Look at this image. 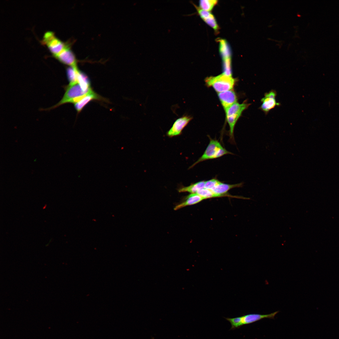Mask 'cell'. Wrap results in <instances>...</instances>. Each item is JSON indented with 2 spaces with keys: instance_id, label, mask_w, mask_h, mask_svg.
Here are the masks:
<instances>
[{
  "instance_id": "23",
  "label": "cell",
  "mask_w": 339,
  "mask_h": 339,
  "mask_svg": "<svg viewBox=\"0 0 339 339\" xmlns=\"http://www.w3.org/2000/svg\"></svg>"
},
{
  "instance_id": "9",
  "label": "cell",
  "mask_w": 339,
  "mask_h": 339,
  "mask_svg": "<svg viewBox=\"0 0 339 339\" xmlns=\"http://www.w3.org/2000/svg\"><path fill=\"white\" fill-rule=\"evenodd\" d=\"M201 18L216 32L218 31L219 27L214 16L210 12L204 10L194 4Z\"/></svg>"
},
{
  "instance_id": "19",
  "label": "cell",
  "mask_w": 339,
  "mask_h": 339,
  "mask_svg": "<svg viewBox=\"0 0 339 339\" xmlns=\"http://www.w3.org/2000/svg\"><path fill=\"white\" fill-rule=\"evenodd\" d=\"M216 0H201L199 1V8L206 11L210 12L217 4Z\"/></svg>"
},
{
  "instance_id": "18",
  "label": "cell",
  "mask_w": 339,
  "mask_h": 339,
  "mask_svg": "<svg viewBox=\"0 0 339 339\" xmlns=\"http://www.w3.org/2000/svg\"><path fill=\"white\" fill-rule=\"evenodd\" d=\"M80 71L77 66H70L67 67V73L69 82L68 84L72 85L78 82V76Z\"/></svg>"
},
{
  "instance_id": "2",
  "label": "cell",
  "mask_w": 339,
  "mask_h": 339,
  "mask_svg": "<svg viewBox=\"0 0 339 339\" xmlns=\"http://www.w3.org/2000/svg\"><path fill=\"white\" fill-rule=\"evenodd\" d=\"M205 81L208 86L212 87L218 93L232 89L235 80L232 76L222 74L216 76L207 78Z\"/></svg>"
},
{
  "instance_id": "8",
  "label": "cell",
  "mask_w": 339,
  "mask_h": 339,
  "mask_svg": "<svg viewBox=\"0 0 339 339\" xmlns=\"http://www.w3.org/2000/svg\"><path fill=\"white\" fill-rule=\"evenodd\" d=\"M241 183L235 184H229L222 183L218 180L213 179L212 180L211 190L215 193L218 194H226L230 189L236 187H241Z\"/></svg>"
},
{
  "instance_id": "5",
  "label": "cell",
  "mask_w": 339,
  "mask_h": 339,
  "mask_svg": "<svg viewBox=\"0 0 339 339\" xmlns=\"http://www.w3.org/2000/svg\"><path fill=\"white\" fill-rule=\"evenodd\" d=\"M277 92L274 90H272L264 94V96L261 100L262 104L259 109L263 111L266 115L272 109L276 106L280 105L279 103L277 102L276 97Z\"/></svg>"
},
{
  "instance_id": "17",
  "label": "cell",
  "mask_w": 339,
  "mask_h": 339,
  "mask_svg": "<svg viewBox=\"0 0 339 339\" xmlns=\"http://www.w3.org/2000/svg\"><path fill=\"white\" fill-rule=\"evenodd\" d=\"M196 193L204 198L205 199L212 198L224 196H228L234 198H235V196L231 195L228 193L223 195L217 194L211 190L206 189L205 188L200 190L197 192Z\"/></svg>"
},
{
  "instance_id": "22",
  "label": "cell",
  "mask_w": 339,
  "mask_h": 339,
  "mask_svg": "<svg viewBox=\"0 0 339 339\" xmlns=\"http://www.w3.org/2000/svg\"><path fill=\"white\" fill-rule=\"evenodd\" d=\"M55 37L54 33L53 32L51 31L46 32L44 35L42 43L43 44H46Z\"/></svg>"
},
{
  "instance_id": "14",
  "label": "cell",
  "mask_w": 339,
  "mask_h": 339,
  "mask_svg": "<svg viewBox=\"0 0 339 339\" xmlns=\"http://www.w3.org/2000/svg\"><path fill=\"white\" fill-rule=\"evenodd\" d=\"M46 45L53 56L57 54L67 46L68 45L64 43L55 37Z\"/></svg>"
},
{
  "instance_id": "10",
  "label": "cell",
  "mask_w": 339,
  "mask_h": 339,
  "mask_svg": "<svg viewBox=\"0 0 339 339\" xmlns=\"http://www.w3.org/2000/svg\"><path fill=\"white\" fill-rule=\"evenodd\" d=\"M205 199L197 193H191L182 199L180 203L176 204L174 210H177L184 207L196 204Z\"/></svg>"
},
{
  "instance_id": "11",
  "label": "cell",
  "mask_w": 339,
  "mask_h": 339,
  "mask_svg": "<svg viewBox=\"0 0 339 339\" xmlns=\"http://www.w3.org/2000/svg\"><path fill=\"white\" fill-rule=\"evenodd\" d=\"M218 95L224 110L237 101L236 94L232 89L219 93Z\"/></svg>"
},
{
  "instance_id": "1",
  "label": "cell",
  "mask_w": 339,
  "mask_h": 339,
  "mask_svg": "<svg viewBox=\"0 0 339 339\" xmlns=\"http://www.w3.org/2000/svg\"><path fill=\"white\" fill-rule=\"evenodd\" d=\"M250 105L247 102L240 104L235 103L225 110L227 121L229 126V135L231 140H234V132L237 121L242 112Z\"/></svg>"
},
{
  "instance_id": "3",
  "label": "cell",
  "mask_w": 339,
  "mask_h": 339,
  "mask_svg": "<svg viewBox=\"0 0 339 339\" xmlns=\"http://www.w3.org/2000/svg\"><path fill=\"white\" fill-rule=\"evenodd\" d=\"M64 88L65 92L61 100L47 110L53 109L66 103H72L74 100L85 94L89 91L85 90L79 82L72 85L68 84Z\"/></svg>"
},
{
  "instance_id": "12",
  "label": "cell",
  "mask_w": 339,
  "mask_h": 339,
  "mask_svg": "<svg viewBox=\"0 0 339 339\" xmlns=\"http://www.w3.org/2000/svg\"><path fill=\"white\" fill-rule=\"evenodd\" d=\"M103 99L102 97L91 89L81 100L74 104V107L77 112L79 113L90 101L95 100H103Z\"/></svg>"
},
{
  "instance_id": "16",
  "label": "cell",
  "mask_w": 339,
  "mask_h": 339,
  "mask_svg": "<svg viewBox=\"0 0 339 339\" xmlns=\"http://www.w3.org/2000/svg\"><path fill=\"white\" fill-rule=\"evenodd\" d=\"M205 182L204 181H200L190 185L182 187L179 189V192H188L191 193H196L200 190L204 188Z\"/></svg>"
},
{
  "instance_id": "13",
  "label": "cell",
  "mask_w": 339,
  "mask_h": 339,
  "mask_svg": "<svg viewBox=\"0 0 339 339\" xmlns=\"http://www.w3.org/2000/svg\"><path fill=\"white\" fill-rule=\"evenodd\" d=\"M278 311L267 315L250 314L241 316L242 325L249 324L264 318L273 319Z\"/></svg>"
},
{
  "instance_id": "7",
  "label": "cell",
  "mask_w": 339,
  "mask_h": 339,
  "mask_svg": "<svg viewBox=\"0 0 339 339\" xmlns=\"http://www.w3.org/2000/svg\"><path fill=\"white\" fill-rule=\"evenodd\" d=\"M54 56L61 62L70 67H76L77 60L75 56L70 50L69 46Z\"/></svg>"
},
{
  "instance_id": "6",
  "label": "cell",
  "mask_w": 339,
  "mask_h": 339,
  "mask_svg": "<svg viewBox=\"0 0 339 339\" xmlns=\"http://www.w3.org/2000/svg\"><path fill=\"white\" fill-rule=\"evenodd\" d=\"M192 118L190 116L185 115L177 119L167 132V135L169 137H172L180 135L182 130Z\"/></svg>"
},
{
  "instance_id": "4",
  "label": "cell",
  "mask_w": 339,
  "mask_h": 339,
  "mask_svg": "<svg viewBox=\"0 0 339 339\" xmlns=\"http://www.w3.org/2000/svg\"><path fill=\"white\" fill-rule=\"evenodd\" d=\"M210 139L209 143L203 154L191 168L203 161L217 158L227 154H232L223 148L218 140L211 138Z\"/></svg>"
},
{
  "instance_id": "20",
  "label": "cell",
  "mask_w": 339,
  "mask_h": 339,
  "mask_svg": "<svg viewBox=\"0 0 339 339\" xmlns=\"http://www.w3.org/2000/svg\"><path fill=\"white\" fill-rule=\"evenodd\" d=\"M231 58L222 60L223 68V74L230 76H232Z\"/></svg>"
},
{
  "instance_id": "21",
  "label": "cell",
  "mask_w": 339,
  "mask_h": 339,
  "mask_svg": "<svg viewBox=\"0 0 339 339\" xmlns=\"http://www.w3.org/2000/svg\"><path fill=\"white\" fill-rule=\"evenodd\" d=\"M226 319L231 323V329L237 328L242 325L241 317L233 318H226Z\"/></svg>"
},
{
  "instance_id": "15",
  "label": "cell",
  "mask_w": 339,
  "mask_h": 339,
  "mask_svg": "<svg viewBox=\"0 0 339 339\" xmlns=\"http://www.w3.org/2000/svg\"><path fill=\"white\" fill-rule=\"evenodd\" d=\"M219 49L222 59L231 58L230 48L226 40L220 39L218 40Z\"/></svg>"
}]
</instances>
